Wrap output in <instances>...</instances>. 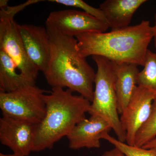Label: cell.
I'll return each instance as SVG.
<instances>
[{
  "mask_svg": "<svg viewBox=\"0 0 156 156\" xmlns=\"http://www.w3.org/2000/svg\"><path fill=\"white\" fill-rule=\"evenodd\" d=\"M156 137V100L152 105L150 115L135 136L134 146L142 147Z\"/></svg>",
  "mask_w": 156,
  "mask_h": 156,
  "instance_id": "obj_16",
  "label": "cell"
},
{
  "mask_svg": "<svg viewBox=\"0 0 156 156\" xmlns=\"http://www.w3.org/2000/svg\"><path fill=\"white\" fill-rule=\"evenodd\" d=\"M0 156H21L15 154H4L3 153H0Z\"/></svg>",
  "mask_w": 156,
  "mask_h": 156,
  "instance_id": "obj_23",
  "label": "cell"
},
{
  "mask_svg": "<svg viewBox=\"0 0 156 156\" xmlns=\"http://www.w3.org/2000/svg\"><path fill=\"white\" fill-rule=\"evenodd\" d=\"M35 125L8 116L0 119V142L15 154L28 156L33 150Z\"/></svg>",
  "mask_w": 156,
  "mask_h": 156,
  "instance_id": "obj_9",
  "label": "cell"
},
{
  "mask_svg": "<svg viewBox=\"0 0 156 156\" xmlns=\"http://www.w3.org/2000/svg\"><path fill=\"white\" fill-rule=\"evenodd\" d=\"M18 29L29 58L44 74L48 69L51 56L47 28L41 26L18 24Z\"/></svg>",
  "mask_w": 156,
  "mask_h": 156,
  "instance_id": "obj_10",
  "label": "cell"
},
{
  "mask_svg": "<svg viewBox=\"0 0 156 156\" xmlns=\"http://www.w3.org/2000/svg\"><path fill=\"white\" fill-rule=\"evenodd\" d=\"M9 1L8 0H1L0 1V8H6L8 7V3Z\"/></svg>",
  "mask_w": 156,
  "mask_h": 156,
  "instance_id": "obj_22",
  "label": "cell"
},
{
  "mask_svg": "<svg viewBox=\"0 0 156 156\" xmlns=\"http://www.w3.org/2000/svg\"><path fill=\"white\" fill-rule=\"evenodd\" d=\"M152 28L153 34V40L154 42V46L156 50V13L154 16V25L152 26Z\"/></svg>",
  "mask_w": 156,
  "mask_h": 156,
  "instance_id": "obj_20",
  "label": "cell"
},
{
  "mask_svg": "<svg viewBox=\"0 0 156 156\" xmlns=\"http://www.w3.org/2000/svg\"><path fill=\"white\" fill-rule=\"evenodd\" d=\"M116 75L115 90L119 113L122 114L136 90L139 72L137 65L113 62Z\"/></svg>",
  "mask_w": 156,
  "mask_h": 156,
  "instance_id": "obj_13",
  "label": "cell"
},
{
  "mask_svg": "<svg viewBox=\"0 0 156 156\" xmlns=\"http://www.w3.org/2000/svg\"><path fill=\"white\" fill-rule=\"evenodd\" d=\"M14 16L0 9V50L11 57L19 72L36 82L39 71L27 53Z\"/></svg>",
  "mask_w": 156,
  "mask_h": 156,
  "instance_id": "obj_6",
  "label": "cell"
},
{
  "mask_svg": "<svg viewBox=\"0 0 156 156\" xmlns=\"http://www.w3.org/2000/svg\"><path fill=\"white\" fill-rule=\"evenodd\" d=\"M46 92L36 85L12 92H0V108L2 116L24 120L37 126L46 115Z\"/></svg>",
  "mask_w": 156,
  "mask_h": 156,
  "instance_id": "obj_5",
  "label": "cell"
},
{
  "mask_svg": "<svg viewBox=\"0 0 156 156\" xmlns=\"http://www.w3.org/2000/svg\"><path fill=\"white\" fill-rule=\"evenodd\" d=\"M146 0H106L100 4L107 23L111 30L129 26L132 17Z\"/></svg>",
  "mask_w": 156,
  "mask_h": 156,
  "instance_id": "obj_12",
  "label": "cell"
},
{
  "mask_svg": "<svg viewBox=\"0 0 156 156\" xmlns=\"http://www.w3.org/2000/svg\"><path fill=\"white\" fill-rule=\"evenodd\" d=\"M81 55L100 56L115 63L144 66L148 47L153 39L148 20L109 32L87 33L76 37Z\"/></svg>",
  "mask_w": 156,
  "mask_h": 156,
  "instance_id": "obj_2",
  "label": "cell"
},
{
  "mask_svg": "<svg viewBox=\"0 0 156 156\" xmlns=\"http://www.w3.org/2000/svg\"><path fill=\"white\" fill-rule=\"evenodd\" d=\"M46 23L62 34L74 37L87 33L105 32L108 25L84 11L62 10L50 12Z\"/></svg>",
  "mask_w": 156,
  "mask_h": 156,
  "instance_id": "obj_8",
  "label": "cell"
},
{
  "mask_svg": "<svg viewBox=\"0 0 156 156\" xmlns=\"http://www.w3.org/2000/svg\"><path fill=\"white\" fill-rule=\"evenodd\" d=\"M46 112L36 126L33 152L51 149L56 143L67 136L78 122L86 118L91 102L83 96L75 95L69 89L52 88L45 95Z\"/></svg>",
  "mask_w": 156,
  "mask_h": 156,
  "instance_id": "obj_3",
  "label": "cell"
},
{
  "mask_svg": "<svg viewBox=\"0 0 156 156\" xmlns=\"http://www.w3.org/2000/svg\"><path fill=\"white\" fill-rule=\"evenodd\" d=\"M97 65L93 99L88 113L106 120L122 142L126 141V132L119 116L118 98L115 90L116 75L112 62L102 56H94Z\"/></svg>",
  "mask_w": 156,
  "mask_h": 156,
  "instance_id": "obj_4",
  "label": "cell"
},
{
  "mask_svg": "<svg viewBox=\"0 0 156 156\" xmlns=\"http://www.w3.org/2000/svg\"><path fill=\"white\" fill-rule=\"evenodd\" d=\"M112 130L106 121L98 116L92 115L78 122L66 137L71 149L78 150L83 148H99L104 135Z\"/></svg>",
  "mask_w": 156,
  "mask_h": 156,
  "instance_id": "obj_11",
  "label": "cell"
},
{
  "mask_svg": "<svg viewBox=\"0 0 156 156\" xmlns=\"http://www.w3.org/2000/svg\"><path fill=\"white\" fill-rule=\"evenodd\" d=\"M101 156H126L119 150L114 147L113 149L107 151Z\"/></svg>",
  "mask_w": 156,
  "mask_h": 156,
  "instance_id": "obj_19",
  "label": "cell"
},
{
  "mask_svg": "<svg viewBox=\"0 0 156 156\" xmlns=\"http://www.w3.org/2000/svg\"><path fill=\"white\" fill-rule=\"evenodd\" d=\"M13 60L0 50V92H10L29 85H36L20 72Z\"/></svg>",
  "mask_w": 156,
  "mask_h": 156,
  "instance_id": "obj_14",
  "label": "cell"
},
{
  "mask_svg": "<svg viewBox=\"0 0 156 156\" xmlns=\"http://www.w3.org/2000/svg\"><path fill=\"white\" fill-rule=\"evenodd\" d=\"M142 147L145 149L156 148V137Z\"/></svg>",
  "mask_w": 156,
  "mask_h": 156,
  "instance_id": "obj_21",
  "label": "cell"
},
{
  "mask_svg": "<svg viewBox=\"0 0 156 156\" xmlns=\"http://www.w3.org/2000/svg\"><path fill=\"white\" fill-rule=\"evenodd\" d=\"M155 98V94L150 89L142 86L136 87L120 118L128 145H134L136 134L148 119Z\"/></svg>",
  "mask_w": 156,
  "mask_h": 156,
  "instance_id": "obj_7",
  "label": "cell"
},
{
  "mask_svg": "<svg viewBox=\"0 0 156 156\" xmlns=\"http://www.w3.org/2000/svg\"><path fill=\"white\" fill-rule=\"evenodd\" d=\"M48 2L58 3L65 6L80 9L84 12L90 14L102 22L107 24L105 14L100 8H95L89 5L82 0H50L48 1Z\"/></svg>",
  "mask_w": 156,
  "mask_h": 156,
  "instance_id": "obj_18",
  "label": "cell"
},
{
  "mask_svg": "<svg viewBox=\"0 0 156 156\" xmlns=\"http://www.w3.org/2000/svg\"><path fill=\"white\" fill-rule=\"evenodd\" d=\"M46 27L51 47L50 63L44 74L48 83L52 88L66 87L92 102L96 73L80 53L77 40L47 23Z\"/></svg>",
  "mask_w": 156,
  "mask_h": 156,
  "instance_id": "obj_1",
  "label": "cell"
},
{
  "mask_svg": "<svg viewBox=\"0 0 156 156\" xmlns=\"http://www.w3.org/2000/svg\"><path fill=\"white\" fill-rule=\"evenodd\" d=\"M102 139L111 144L126 156H156V148L145 149L128 145L109 134L104 135Z\"/></svg>",
  "mask_w": 156,
  "mask_h": 156,
  "instance_id": "obj_17",
  "label": "cell"
},
{
  "mask_svg": "<svg viewBox=\"0 0 156 156\" xmlns=\"http://www.w3.org/2000/svg\"><path fill=\"white\" fill-rule=\"evenodd\" d=\"M143 67L137 76V85L153 91L156 100V53L148 50Z\"/></svg>",
  "mask_w": 156,
  "mask_h": 156,
  "instance_id": "obj_15",
  "label": "cell"
}]
</instances>
